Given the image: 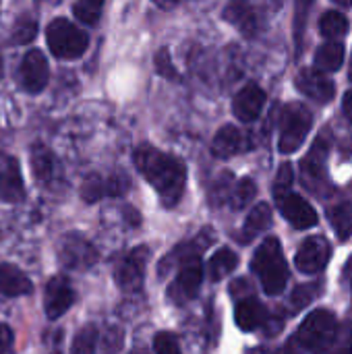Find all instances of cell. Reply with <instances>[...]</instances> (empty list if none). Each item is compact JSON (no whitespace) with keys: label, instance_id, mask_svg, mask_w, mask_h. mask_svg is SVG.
<instances>
[{"label":"cell","instance_id":"cell-22","mask_svg":"<svg viewBox=\"0 0 352 354\" xmlns=\"http://www.w3.org/2000/svg\"><path fill=\"white\" fill-rule=\"evenodd\" d=\"M272 226V209L268 203H259L251 209V214L247 216L245 220V226H243V234H241V241L243 243H249L253 241L259 232L268 230Z\"/></svg>","mask_w":352,"mask_h":354},{"label":"cell","instance_id":"cell-16","mask_svg":"<svg viewBox=\"0 0 352 354\" xmlns=\"http://www.w3.org/2000/svg\"><path fill=\"white\" fill-rule=\"evenodd\" d=\"M297 87L303 95H307L319 104H328L336 95L334 83L324 73H319L315 68H303L297 77Z\"/></svg>","mask_w":352,"mask_h":354},{"label":"cell","instance_id":"cell-31","mask_svg":"<svg viewBox=\"0 0 352 354\" xmlns=\"http://www.w3.org/2000/svg\"><path fill=\"white\" fill-rule=\"evenodd\" d=\"M37 35V23L31 17H21L12 27V44H29Z\"/></svg>","mask_w":352,"mask_h":354},{"label":"cell","instance_id":"cell-14","mask_svg":"<svg viewBox=\"0 0 352 354\" xmlns=\"http://www.w3.org/2000/svg\"><path fill=\"white\" fill-rule=\"evenodd\" d=\"M23 197H25V187L19 170V162L12 156L0 151V201L17 203Z\"/></svg>","mask_w":352,"mask_h":354},{"label":"cell","instance_id":"cell-28","mask_svg":"<svg viewBox=\"0 0 352 354\" xmlns=\"http://www.w3.org/2000/svg\"><path fill=\"white\" fill-rule=\"evenodd\" d=\"M319 29H322V35H326V37H332V39L342 37L349 31V19L338 10H330L322 17Z\"/></svg>","mask_w":352,"mask_h":354},{"label":"cell","instance_id":"cell-19","mask_svg":"<svg viewBox=\"0 0 352 354\" xmlns=\"http://www.w3.org/2000/svg\"><path fill=\"white\" fill-rule=\"evenodd\" d=\"M234 319H237V326L243 332H253V330H257V328H261L266 324L268 311H266V307L257 299L247 297V299H243V301L237 303Z\"/></svg>","mask_w":352,"mask_h":354},{"label":"cell","instance_id":"cell-18","mask_svg":"<svg viewBox=\"0 0 352 354\" xmlns=\"http://www.w3.org/2000/svg\"><path fill=\"white\" fill-rule=\"evenodd\" d=\"M249 147H251L249 137L234 124H226L216 133L214 143H212V153L220 160H226L241 151H247Z\"/></svg>","mask_w":352,"mask_h":354},{"label":"cell","instance_id":"cell-17","mask_svg":"<svg viewBox=\"0 0 352 354\" xmlns=\"http://www.w3.org/2000/svg\"><path fill=\"white\" fill-rule=\"evenodd\" d=\"M266 106V91L255 85V83H249L245 85L237 95H234V102H232V112L239 120L243 122H253L259 118L261 110Z\"/></svg>","mask_w":352,"mask_h":354},{"label":"cell","instance_id":"cell-9","mask_svg":"<svg viewBox=\"0 0 352 354\" xmlns=\"http://www.w3.org/2000/svg\"><path fill=\"white\" fill-rule=\"evenodd\" d=\"M201 282H203V263L201 257H193L180 266L174 282L168 286V299L174 305H185L197 297Z\"/></svg>","mask_w":352,"mask_h":354},{"label":"cell","instance_id":"cell-15","mask_svg":"<svg viewBox=\"0 0 352 354\" xmlns=\"http://www.w3.org/2000/svg\"><path fill=\"white\" fill-rule=\"evenodd\" d=\"M278 201V207L282 212V216L299 230H307V228H313L317 224V212L301 197V195H295V193H288Z\"/></svg>","mask_w":352,"mask_h":354},{"label":"cell","instance_id":"cell-24","mask_svg":"<svg viewBox=\"0 0 352 354\" xmlns=\"http://www.w3.org/2000/svg\"><path fill=\"white\" fill-rule=\"evenodd\" d=\"M224 19L230 21L232 25H237L245 35H253V33L257 31V17H255L253 8H251L249 4L234 2V4H230V6H226Z\"/></svg>","mask_w":352,"mask_h":354},{"label":"cell","instance_id":"cell-6","mask_svg":"<svg viewBox=\"0 0 352 354\" xmlns=\"http://www.w3.org/2000/svg\"><path fill=\"white\" fill-rule=\"evenodd\" d=\"M311 124H313V116L303 104H288L280 120V139H278L280 151L295 153L297 149H301Z\"/></svg>","mask_w":352,"mask_h":354},{"label":"cell","instance_id":"cell-5","mask_svg":"<svg viewBox=\"0 0 352 354\" xmlns=\"http://www.w3.org/2000/svg\"><path fill=\"white\" fill-rule=\"evenodd\" d=\"M124 342V332L116 326L89 324L81 328L73 340L71 354H116Z\"/></svg>","mask_w":352,"mask_h":354},{"label":"cell","instance_id":"cell-13","mask_svg":"<svg viewBox=\"0 0 352 354\" xmlns=\"http://www.w3.org/2000/svg\"><path fill=\"white\" fill-rule=\"evenodd\" d=\"M75 303V290L71 282L64 276H54L46 284L44 292V311L48 319H58L62 317Z\"/></svg>","mask_w":352,"mask_h":354},{"label":"cell","instance_id":"cell-11","mask_svg":"<svg viewBox=\"0 0 352 354\" xmlns=\"http://www.w3.org/2000/svg\"><path fill=\"white\" fill-rule=\"evenodd\" d=\"M129 187L131 185L124 174H112V176L91 174L83 180L81 197L87 203H95L104 197H122L129 191Z\"/></svg>","mask_w":352,"mask_h":354},{"label":"cell","instance_id":"cell-12","mask_svg":"<svg viewBox=\"0 0 352 354\" xmlns=\"http://www.w3.org/2000/svg\"><path fill=\"white\" fill-rule=\"evenodd\" d=\"M332 255V247L328 243V239L324 236H309L297 251L295 263L299 268V272L303 274H317L322 272Z\"/></svg>","mask_w":352,"mask_h":354},{"label":"cell","instance_id":"cell-39","mask_svg":"<svg viewBox=\"0 0 352 354\" xmlns=\"http://www.w3.org/2000/svg\"><path fill=\"white\" fill-rule=\"evenodd\" d=\"M342 110L346 114V118L352 122V89L344 95V102H342Z\"/></svg>","mask_w":352,"mask_h":354},{"label":"cell","instance_id":"cell-4","mask_svg":"<svg viewBox=\"0 0 352 354\" xmlns=\"http://www.w3.org/2000/svg\"><path fill=\"white\" fill-rule=\"evenodd\" d=\"M46 39L52 50V54L60 60H75L83 56V52L89 46V37L85 31H81L77 25H73L68 19H54L46 29Z\"/></svg>","mask_w":352,"mask_h":354},{"label":"cell","instance_id":"cell-34","mask_svg":"<svg viewBox=\"0 0 352 354\" xmlns=\"http://www.w3.org/2000/svg\"><path fill=\"white\" fill-rule=\"evenodd\" d=\"M319 290H322L319 284H305V286H299V288L293 292V307H295V309L307 307V305L319 295Z\"/></svg>","mask_w":352,"mask_h":354},{"label":"cell","instance_id":"cell-23","mask_svg":"<svg viewBox=\"0 0 352 354\" xmlns=\"http://www.w3.org/2000/svg\"><path fill=\"white\" fill-rule=\"evenodd\" d=\"M344 62V46L338 41H328L315 52V71L319 73H334Z\"/></svg>","mask_w":352,"mask_h":354},{"label":"cell","instance_id":"cell-26","mask_svg":"<svg viewBox=\"0 0 352 354\" xmlns=\"http://www.w3.org/2000/svg\"><path fill=\"white\" fill-rule=\"evenodd\" d=\"M237 266H239V255L234 253V251H230V249H218L214 255H212V259H210V266H207V270H210V278L214 280V282H220V280H224L228 274H232L234 270H237Z\"/></svg>","mask_w":352,"mask_h":354},{"label":"cell","instance_id":"cell-10","mask_svg":"<svg viewBox=\"0 0 352 354\" xmlns=\"http://www.w3.org/2000/svg\"><path fill=\"white\" fill-rule=\"evenodd\" d=\"M50 81L48 58L41 50H29L19 66V83L27 93H39Z\"/></svg>","mask_w":352,"mask_h":354},{"label":"cell","instance_id":"cell-40","mask_svg":"<svg viewBox=\"0 0 352 354\" xmlns=\"http://www.w3.org/2000/svg\"><path fill=\"white\" fill-rule=\"evenodd\" d=\"M280 354H299V353H297V348H295V344L290 342L288 346H284V351H282V353H280Z\"/></svg>","mask_w":352,"mask_h":354},{"label":"cell","instance_id":"cell-2","mask_svg":"<svg viewBox=\"0 0 352 354\" xmlns=\"http://www.w3.org/2000/svg\"><path fill=\"white\" fill-rule=\"evenodd\" d=\"M251 268L259 276L266 295L276 297L286 288L290 274H288V266H286V259H284L278 239L270 236L259 245V249L253 255Z\"/></svg>","mask_w":352,"mask_h":354},{"label":"cell","instance_id":"cell-7","mask_svg":"<svg viewBox=\"0 0 352 354\" xmlns=\"http://www.w3.org/2000/svg\"><path fill=\"white\" fill-rule=\"evenodd\" d=\"M58 259L68 270H89L98 263V249L79 232H68L58 245Z\"/></svg>","mask_w":352,"mask_h":354},{"label":"cell","instance_id":"cell-32","mask_svg":"<svg viewBox=\"0 0 352 354\" xmlns=\"http://www.w3.org/2000/svg\"><path fill=\"white\" fill-rule=\"evenodd\" d=\"M293 180H295L293 164H282L280 170H278L276 183H274V197L280 199V197L288 195L290 193V187H293Z\"/></svg>","mask_w":352,"mask_h":354},{"label":"cell","instance_id":"cell-3","mask_svg":"<svg viewBox=\"0 0 352 354\" xmlns=\"http://www.w3.org/2000/svg\"><path fill=\"white\" fill-rule=\"evenodd\" d=\"M336 334H338L336 315L332 311L317 309L305 317V322L301 324V328L297 332L295 342L301 344L305 351L317 354L322 351H328V346L334 342Z\"/></svg>","mask_w":352,"mask_h":354},{"label":"cell","instance_id":"cell-41","mask_svg":"<svg viewBox=\"0 0 352 354\" xmlns=\"http://www.w3.org/2000/svg\"><path fill=\"white\" fill-rule=\"evenodd\" d=\"M349 77L352 79V60H351V71H349Z\"/></svg>","mask_w":352,"mask_h":354},{"label":"cell","instance_id":"cell-30","mask_svg":"<svg viewBox=\"0 0 352 354\" xmlns=\"http://www.w3.org/2000/svg\"><path fill=\"white\" fill-rule=\"evenodd\" d=\"M102 8H104V4L102 2H93V0H81V2L73 4L75 17L81 23H85V25H95L100 21Z\"/></svg>","mask_w":352,"mask_h":354},{"label":"cell","instance_id":"cell-35","mask_svg":"<svg viewBox=\"0 0 352 354\" xmlns=\"http://www.w3.org/2000/svg\"><path fill=\"white\" fill-rule=\"evenodd\" d=\"M154 62H156V71L162 77H166V79H176L178 77V73H176V68L172 64V58H170L168 48H160L158 54H156V58H154Z\"/></svg>","mask_w":352,"mask_h":354},{"label":"cell","instance_id":"cell-36","mask_svg":"<svg viewBox=\"0 0 352 354\" xmlns=\"http://www.w3.org/2000/svg\"><path fill=\"white\" fill-rule=\"evenodd\" d=\"M328 354H352V328H349L342 336L336 334L334 342L328 346Z\"/></svg>","mask_w":352,"mask_h":354},{"label":"cell","instance_id":"cell-1","mask_svg":"<svg viewBox=\"0 0 352 354\" xmlns=\"http://www.w3.org/2000/svg\"><path fill=\"white\" fill-rule=\"evenodd\" d=\"M133 162L141 176L156 189L164 205L174 207L187 187V168L172 153L151 145H141L133 151Z\"/></svg>","mask_w":352,"mask_h":354},{"label":"cell","instance_id":"cell-37","mask_svg":"<svg viewBox=\"0 0 352 354\" xmlns=\"http://www.w3.org/2000/svg\"><path fill=\"white\" fill-rule=\"evenodd\" d=\"M230 176L226 174L224 178H220V180H216V185H214V191H212V199H218V203H222L224 199H226V195H228V189H230V185L226 183Z\"/></svg>","mask_w":352,"mask_h":354},{"label":"cell","instance_id":"cell-21","mask_svg":"<svg viewBox=\"0 0 352 354\" xmlns=\"http://www.w3.org/2000/svg\"><path fill=\"white\" fill-rule=\"evenodd\" d=\"M31 170H33V176L41 185H48L50 180H54V174H56V158L41 143L33 145V149H31Z\"/></svg>","mask_w":352,"mask_h":354},{"label":"cell","instance_id":"cell-29","mask_svg":"<svg viewBox=\"0 0 352 354\" xmlns=\"http://www.w3.org/2000/svg\"><path fill=\"white\" fill-rule=\"evenodd\" d=\"M255 195H257V185L253 183V178H243L237 183V187L230 195V203L234 209H243L255 199Z\"/></svg>","mask_w":352,"mask_h":354},{"label":"cell","instance_id":"cell-8","mask_svg":"<svg viewBox=\"0 0 352 354\" xmlns=\"http://www.w3.org/2000/svg\"><path fill=\"white\" fill-rule=\"evenodd\" d=\"M147 261H149V249L145 245L135 247L124 257H120L116 268H114V280H116L118 288L124 290V292L139 290L141 284H143Z\"/></svg>","mask_w":352,"mask_h":354},{"label":"cell","instance_id":"cell-25","mask_svg":"<svg viewBox=\"0 0 352 354\" xmlns=\"http://www.w3.org/2000/svg\"><path fill=\"white\" fill-rule=\"evenodd\" d=\"M326 158H328V143L324 145V139H317L313 149L309 151V156L303 160V176L309 185V180H319L324 176V166H326Z\"/></svg>","mask_w":352,"mask_h":354},{"label":"cell","instance_id":"cell-38","mask_svg":"<svg viewBox=\"0 0 352 354\" xmlns=\"http://www.w3.org/2000/svg\"><path fill=\"white\" fill-rule=\"evenodd\" d=\"M12 351V332L8 326H0V354H10Z\"/></svg>","mask_w":352,"mask_h":354},{"label":"cell","instance_id":"cell-27","mask_svg":"<svg viewBox=\"0 0 352 354\" xmlns=\"http://www.w3.org/2000/svg\"><path fill=\"white\" fill-rule=\"evenodd\" d=\"M330 220H332V226L336 230V234L344 241L352 234V199L346 201H340L332 207L330 212Z\"/></svg>","mask_w":352,"mask_h":354},{"label":"cell","instance_id":"cell-20","mask_svg":"<svg viewBox=\"0 0 352 354\" xmlns=\"http://www.w3.org/2000/svg\"><path fill=\"white\" fill-rule=\"evenodd\" d=\"M31 290V280L19 268L10 263H0V292L4 297H25Z\"/></svg>","mask_w":352,"mask_h":354},{"label":"cell","instance_id":"cell-33","mask_svg":"<svg viewBox=\"0 0 352 354\" xmlns=\"http://www.w3.org/2000/svg\"><path fill=\"white\" fill-rule=\"evenodd\" d=\"M154 351L156 354H180V346L172 332H158L154 338Z\"/></svg>","mask_w":352,"mask_h":354}]
</instances>
